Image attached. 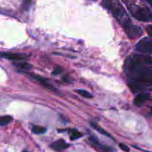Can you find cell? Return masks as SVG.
I'll return each mask as SVG.
<instances>
[{
	"label": "cell",
	"mask_w": 152,
	"mask_h": 152,
	"mask_svg": "<svg viewBox=\"0 0 152 152\" xmlns=\"http://www.w3.org/2000/svg\"><path fill=\"white\" fill-rule=\"evenodd\" d=\"M131 80H140L152 83V58L143 55H133L124 65Z\"/></svg>",
	"instance_id": "obj_1"
},
{
	"label": "cell",
	"mask_w": 152,
	"mask_h": 152,
	"mask_svg": "<svg viewBox=\"0 0 152 152\" xmlns=\"http://www.w3.org/2000/svg\"><path fill=\"white\" fill-rule=\"evenodd\" d=\"M101 4L104 8L107 9L111 12L113 16L123 26L124 28L132 24L128 13L119 1L105 0V1H103Z\"/></svg>",
	"instance_id": "obj_2"
},
{
	"label": "cell",
	"mask_w": 152,
	"mask_h": 152,
	"mask_svg": "<svg viewBox=\"0 0 152 152\" xmlns=\"http://www.w3.org/2000/svg\"><path fill=\"white\" fill-rule=\"evenodd\" d=\"M128 9L131 15L139 21L141 22L152 21V13L148 7L133 4L128 5Z\"/></svg>",
	"instance_id": "obj_3"
},
{
	"label": "cell",
	"mask_w": 152,
	"mask_h": 152,
	"mask_svg": "<svg viewBox=\"0 0 152 152\" xmlns=\"http://www.w3.org/2000/svg\"><path fill=\"white\" fill-rule=\"evenodd\" d=\"M130 88L134 93H146V91H152V83L140 80H131L128 83Z\"/></svg>",
	"instance_id": "obj_4"
},
{
	"label": "cell",
	"mask_w": 152,
	"mask_h": 152,
	"mask_svg": "<svg viewBox=\"0 0 152 152\" xmlns=\"http://www.w3.org/2000/svg\"><path fill=\"white\" fill-rule=\"evenodd\" d=\"M136 50L142 53H152V38L145 37L142 39L137 45Z\"/></svg>",
	"instance_id": "obj_5"
},
{
	"label": "cell",
	"mask_w": 152,
	"mask_h": 152,
	"mask_svg": "<svg viewBox=\"0 0 152 152\" xmlns=\"http://www.w3.org/2000/svg\"><path fill=\"white\" fill-rule=\"evenodd\" d=\"M89 142L98 152H116L114 148L101 143L94 136L89 137Z\"/></svg>",
	"instance_id": "obj_6"
},
{
	"label": "cell",
	"mask_w": 152,
	"mask_h": 152,
	"mask_svg": "<svg viewBox=\"0 0 152 152\" xmlns=\"http://www.w3.org/2000/svg\"><path fill=\"white\" fill-rule=\"evenodd\" d=\"M125 33L128 37L131 39H137L142 34L143 31L140 27L137 26V25H134L133 24L128 25V27L125 28Z\"/></svg>",
	"instance_id": "obj_7"
},
{
	"label": "cell",
	"mask_w": 152,
	"mask_h": 152,
	"mask_svg": "<svg viewBox=\"0 0 152 152\" xmlns=\"http://www.w3.org/2000/svg\"><path fill=\"white\" fill-rule=\"evenodd\" d=\"M0 56L4 57L9 60L13 61H22L25 60L29 57V55L25 53H7V52H0Z\"/></svg>",
	"instance_id": "obj_8"
},
{
	"label": "cell",
	"mask_w": 152,
	"mask_h": 152,
	"mask_svg": "<svg viewBox=\"0 0 152 152\" xmlns=\"http://www.w3.org/2000/svg\"><path fill=\"white\" fill-rule=\"evenodd\" d=\"M27 74H28V75H29V77H31V78L34 79V80H36V81L38 82V83H40L41 86H43V87L49 89V90H51V91H56V88H55L52 85H51L50 83L48 82V80H46V79L43 78V77H40V76L36 75V74H28V73H27Z\"/></svg>",
	"instance_id": "obj_9"
},
{
	"label": "cell",
	"mask_w": 152,
	"mask_h": 152,
	"mask_svg": "<svg viewBox=\"0 0 152 152\" xmlns=\"http://www.w3.org/2000/svg\"><path fill=\"white\" fill-rule=\"evenodd\" d=\"M51 148L55 151L58 152L62 151L63 150L66 149L69 147V144L63 140H58L55 141V142H52L50 145Z\"/></svg>",
	"instance_id": "obj_10"
},
{
	"label": "cell",
	"mask_w": 152,
	"mask_h": 152,
	"mask_svg": "<svg viewBox=\"0 0 152 152\" xmlns=\"http://www.w3.org/2000/svg\"><path fill=\"white\" fill-rule=\"evenodd\" d=\"M149 98H150V94L148 93H147V92L146 93H141L135 97V99H134V104L137 105V106H139V105L145 103Z\"/></svg>",
	"instance_id": "obj_11"
},
{
	"label": "cell",
	"mask_w": 152,
	"mask_h": 152,
	"mask_svg": "<svg viewBox=\"0 0 152 152\" xmlns=\"http://www.w3.org/2000/svg\"><path fill=\"white\" fill-rule=\"evenodd\" d=\"M13 65L19 68V71H29L32 68L31 65L27 62H17V63H13Z\"/></svg>",
	"instance_id": "obj_12"
},
{
	"label": "cell",
	"mask_w": 152,
	"mask_h": 152,
	"mask_svg": "<svg viewBox=\"0 0 152 152\" xmlns=\"http://www.w3.org/2000/svg\"><path fill=\"white\" fill-rule=\"evenodd\" d=\"M90 126H92V128H93L94 129H95V130L97 131L98 132H99V133H101V134L104 135V136L107 137H110V138H113V137H111V135L110 134L108 133L107 132H106L104 129H103L102 128L100 127L99 126H98V124H96L95 123H90Z\"/></svg>",
	"instance_id": "obj_13"
},
{
	"label": "cell",
	"mask_w": 152,
	"mask_h": 152,
	"mask_svg": "<svg viewBox=\"0 0 152 152\" xmlns=\"http://www.w3.org/2000/svg\"><path fill=\"white\" fill-rule=\"evenodd\" d=\"M13 121V117L9 115H5L2 116V117H0V126H7V124L10 123Z\"/></svg>",
	"instance_id": "obj_14"
},
{
	"label": "cell",
	"mask_w": 152,
	"mask_h": 152,
	"mask_svg": "<svg viewBox=\"0 0 152 152\" xmlns=\"http://www.w3.org/2000/svg\"><path fill=\"white\" fill-rule=\"evenodd\" d=\"M83 136V134L80 133V132H78L77 130L75 129H73V130H70V140H77Z\"/></svg>",
	"instance_id": "obj_15"
},
{
	"label": "cell",
	"mask_w": 152,
	"mask_h": 152,
	"mask_svg": "<svg viewBox=\"0 0 152 152\" xmlns=\"http://www.w3.org/2000/svg\"><path fill=\"white\" fill-rule=\"evenodd\" d=\"M31 132L36 134H40L45 133L46 132V129L40 126H34L31 128Z\"/></svg>",
	"instance_id": "obj_16"
},
{
	"label": "cell",
	"mask_w": 152,
	"mask_h": 152,
	"mask_svg": "<svg viewBox=\"0 0 152 152\" xmlns=\"http://www.w3.org/2000/svg\"><path fill=\"white\" fill-rule=\"evenodd\" d=\"M75 91L80 96H83L84 98H92V95L90 93H89L88 91H86L83 90V89H77V90H75Z\"/></svg>",
	"instance_id": "obj_17"
},
{
	"label": "cell",
	"mask_w": 152,
	"mask_h": 152,
	"mask_svg": "<svg viewBox=\"0 0 152 152\" xmlns=\"http://www.w3.org/2000/svg\"><path fill=\"white\" fill-rule=\"evenodd\" d=\"M63 68L60 66V65H58V66L54 68L53 71H52V74L53 75H58V74L63 73Z\"/></svg>",
	"instance_id": "obj_18"
},
{
	"label": "cell",
	"mask_w": 152,
	"mask_h": 152,
	"mask_svg": "<svg viewBox=\"0 0 152 152\" xmlns=\"http://www.w3.org/2000/svg\"><path fill=\"white\" fill-rule=\"evenodd\" d=\"M119 147H120L121 149L123 150L124 151H130L129 148H128V147L127 146V145H125V144H124V143H120V144H119Z\"/></svg>",
	"instance_id": "obj_19"
},
{
	"label": "cell",
	"mask_w": 152,
	"mask_h": 152,
	"mask_svg": "<svg viewBox=\"0 0 152 152\" xmlns=\"http://www.w3.org/2000/svg\"><path fill=\"white\" fill-rule=\"evenodd\" d=\"M146 31H147L148 34L152 38V25H148L146 28Z\"/></svg>",
	"instance_id": "obj_20"
},
{
	"label": "cell",
	"mask_w": 152,
	"mask_h": 152,
	"mask_svg": "<svg viewBox=\"0 0 152 152\" xmlns=\"http://www.w3.org/2000/svg\"><path fill=\"white\" fill-rule=\"evenodd\" d=\"M63 80L65 82H67V83H71L72 82L71 79H70V77H69L68 76H65V77H63Z\"/></svg>",
	"instance_id": "obj_21"
},
{
	"label": "cell",
	"mask_w": 152,
	"mask_h": 152,
	"mask_svg": "<svg viewBox=\"0 0 152 152\" xmlns=\"http://www.w3.org/2000/svg\"><path fill=\"white\" fill-rule=\"evenodd\" d=\"M148 3L151 4V7H152V1H149Z\"/></svg>",
	"instance_id": "obj_22"
},
{
	"label": "cell",
	"mask_w": 152,
	"mask_h": 152,
	"mask_svg": "<svg viewBox=\"0 0 152 152\" xmlns=\"http://www.w3.org/2000/svg\"><path fill=\"white\" fill-rule=\"evenodd\" d=\"M151 112H152V107H151Z\"/></svg>",
	"instance_id": "obj_23"
},
{
	"label": "cell",
	"mask_w": 152,
	"mask_h": 152,
	"mask_svg": "<svg viewBox=\"0 0 152 152\" xmlns=\"http://www.w3.org/2000/svg\"><path fill=\"white\" fill-rule=\"evenodd\" d=\"M24 152H28V151H24Z\"/></svg>",
	"instance_id": "obj_24"
}]
</instances>
